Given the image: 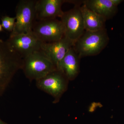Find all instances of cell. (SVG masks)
Returning a JSON list of instances; mask_svg holds the SVG:
<instances>
[{
  "mask_svg": "<svg viewBox=\"0 0 124 124\" xmlns=\"http://www.w3.org/2000/svg\"><path fill=\"white\" fill-rule=\"evenodd\" d=\"M23 59L0 39V96L8 86L16 72L22 69Z\"/></svg>",
  "mask_w": 124,
  "mask_h": 124,
  "instance_id": "obj_1",
  "label": "cell"
},
{
  "mask_svg": "<svg viewBox=\"0 0 124 124\" xmlns=\"http://www.w3.org/2000/svg\"><path fill=\"white\" fill-rule=\"evenodd\" d=\"M109 40L106 28L95 31H85L73 47L80 58L97 55L105 48Z\"/></svg>",
  "mask_w": 124,
  "mask_h": 124,
  "instance_id": "obj_2",
  "label": "cell"
},
{
  "mask_svg": "<svg viewBox=\"0 0 124 124\" xmlns=\"http://www.w3.org/2000/svg\"><path fill=\"white\" fill-rule=\"evenodd\" d=\"M22 69L28 79L36 81L57 70L53 63L41 50L23 59Z\"/></svg>",
  "mask_w": 124,
  "mask_h": 124,
  "instance_id": "obj_3",
  "label": "cell"
},
{
  "mask_svg": "<svg viewBox=\"0 0 124 124\" xmlns=\"http://www.w3.org/2000/svg\"><path fill=\"white\" fill-rule=\"evenodd\" d=\"M35 0H20L16 8V20L13 31L10 36L32 31L36 21Z\"/></svg>",
  "mask_w": 124,
  "mask_h": 124,
  "instance_id": "obj_4",
  "label": "cell"
},
{
  "mask_svg": "<svg viewBox=\"0 0 124 124\" xmlns=\"http://www.w3.org/2000/svg\"><path fill=\"white\" fill-rule=\"evenodd\" d=\"M60 18L64 28V37L74 45L85 31L80 7L76 6L64 12Z\"/></svg>",
  "mask_w": 124,
  "mask_h": 124,
  "instance_id": "obj_5",
  "label": "cell"
},
{
  "mask_svg": "<svg viewBox=\"0 0 124 124\" xmlns=\"http://www.w3.org/2000/svg\"><path fill=\"white\" fill-rule=\"evenodd\" d=\"M32 31L42 42L57 41L64 37L62 23L57 18L36 21Z\"/></svg>",
  "mask_w": 124,
  "mask_h": 124,
  "instance_id": "obj_6",
  "label": "cell"
},
{
  "mask_svg": "<svg viewBox=\"0 0 124 124\" xmlns=\"http://www.w3.org/2000/svg\"><path fill=\"white\" fill-rule=\"evenodd\" d=\"M6 41L10 48L23 59L40 50L42 43L32 31L10 36Z\"/></svg>",
  "mask_w": 124,
  "mask_h": 124,
  "instance_id": "obj_7",
  "label": "cell"
},
{
  "mask_svg": "<svg viewBox=\"0 0 124 124\" xmlns=\"http://www.w3.org/2000/svg\"><path fill=\"white\" fill-rule=\"evenodd\" d=\"M67 79L62 72L57 70L36 82L38 88L57 99L65 91Z\"/></svg>",
  "mask_w": 124,
  "mask_h": 124,
  "instance_id": "obj_8",
  "label": "cell"
},
{
  "mask_svg": "<svg viewBox=\"0 0 124 124\" xmlns=\"http://www.w3.org/2000/svg\"><path fill=\"white\" fill-rule=\"evenodd\" d=\"M73 45V42L64 37L57 41L42 42L40 50L52 61L57 68L59 63Z\"/></svg>",
  "mask_w": 124,
  "mask_h": 124,
  "instance_id": "obj_9",
  "label": "cell"
},
{
  "mask_svg": "<svg viewBox=\"0 0 124 124\" xmlns=\"http://www.w3.org/2000/svg\"><path fill=\"white\" fill-rule=\"evenodd\" d=\"M66 0H38L36 4V18L37 20L61 17L63 12L62 5Z\"/></svg>",
  "mask_w": 124,
  "mask_h": 124,
  "instance_id": "obj_10",
  "label": "cell"
},
{
  "mask_svg": "<svg viewBox=\"0 0 124 124\" xmlns=\"http://www.w3.org/2000/svg\"><path fill=\"white\" fill-rule=\"evenodd\" d=\"M80 58L72 46L59 63L57 69L62 72L68 79L72 80L79 72Z\"/></svg>",
  "mask_w": 124,
  "mask_h": 124,
  "instance_id": "obj_11",
  "label": "cell"
},
{
  "mask_svg": "<svg viewBox=\"0 0 124 124\" xmlns=\"http://www.w3.org/2000/svg\"><path fill=\"white\" fill-rule=\"evenodd\" d=\"M83 4L106 20L115 15L117 11V6L114 5L111 0H85Z\"/></svg>",
  "mask_w": 124,
  "mask_h": 124,
  "instance_id": "obj_12",
  "label": "cell"
},
{
  "mask_svg": "<svg viewBox=\"0 0 124 124\" xmlns=\"http://www.w3.org/2000/svg\"><path fill=\"white\" fill-rule=\"evenodd\" d=\"M85 31H95L105 29L106 19L83 4L80 7Z\"/></svg>",
  "mask_w": 124,
  "mask_h": 124,
  "instance_id": "obj_13",
  "label": "cell"
},
{
  "mask_svg": "<svg viewBox=\"0 0 124 124\" xmlns=\"http://www.w3.org/2000/svg\"><path fill=\"white\" fill-rule=\"evenodd\" d=\"M16 20L15 17H11L7 16H2L1 18V26L3 29L11 33L14 28Z\"/></svg>",
  "mask_w": 124,
  "mask_h": 124,
  "instance_id": "obj_14",
  "label": "cell"
},
{
  "mask_svg": "<svg viewBox=\"0 0 124 124\" xmlns=\"http://www.w3.org/2000/svg\"><path fill=\"white\" fill-rule=\"evenodd\" d=\"M113 4L116 6H117L119 4H120L121 2H122L123 0H111Z\"/></svg>",
  "mask_w": 124,
  "mask_h": 124,
  "instance_id": "obj_15",
  "label": "cell"
},
{
  "mask_svg": "<svg viewBox=\"0 0 124 124\" xmlns=\"http://www.w3.org/2000/svg\"><path fill=\"white\" fill-rule=\"evenodd\" d=\"M0 124H7V123L2 121L0 118Z\"/></svg>",
  "mask_w": 124,
  "mask_h": 124,
  "instance_id": "obj_16",
  "label": "cell"
},
{
  "mask_svg": "<svg viewBox=\"0 0 124 124\" xmlns=\"http://www.w3.org/2000/svg\"><path fill=\"white\" fill-rule=\"evenodd\" d=\"M3 31V28H2V26H1V24L0 23V32L2 31Z\"/></svg>",
  "mask_w": 124,
  "mask_h": 124,
  "instance_id": "obj_17",
  "label": "cell"
}]
</instances>
